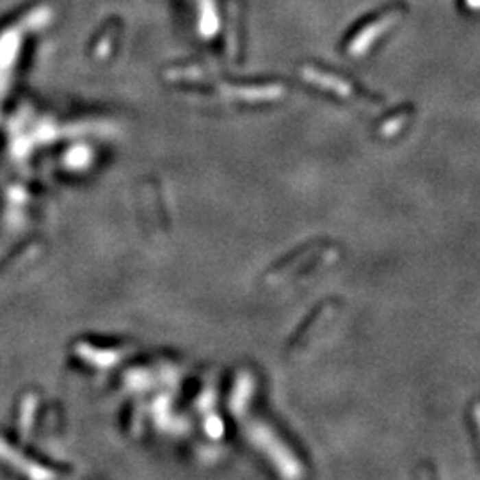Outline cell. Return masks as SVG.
<instances>
[{
	"mask_svg": "<svg viewBox=\"0 0 480 480\" xmlns=\"http://www.w3.org/2000/svg\"><path fill=\"white\" fill-rule=\"evenodd\" d=\"M319 249V244H311L302 249V251H299L297 254H292V258H288L280 269V276H292L293 278V276L304 274V272L310 271L311 267L319 263V260H322V254H320V258L313 256Z\"/></svg>",
	"mask_w": 480,
	"mask_h": 480,
	"instance_id": "cell-1",
	"label": "cell"
},
{
	"mask_svg": "<svg viewBox=\"0 0 480 480\" xmlns=\"http://www.w3.org/2000/svg\"><path fill=\"white\" fill-rule=\"evenodd\" d=\"M472 418H473V424H475L477 434H479V445H480V402H477V404H473Z\"/></svg>",
	"mask_w": 480,
	"mask_h": 480,
	"instance_id": "cell-2",
	"label": "cell"
}]
</instances>
